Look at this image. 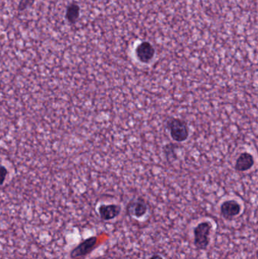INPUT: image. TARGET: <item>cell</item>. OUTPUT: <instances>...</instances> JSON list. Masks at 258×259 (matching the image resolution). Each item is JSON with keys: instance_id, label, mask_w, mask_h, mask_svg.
Instances as JSON below:
<instances>
[{"instance_id": "1", "label": "cell", "mask_w": 258, "mask_h": 259, "mask_svg": "<svg viewBox=\"0 0 258 259\" xmlns=\"http://www.w3.org/2000/svg\"><path fill=\"white\" fill-rule=\"evenodd\" d=\"M166 128L169 130L171 138L176 142L181 143L188 139L189 128L185 121L177 118H169L166 122Z\"/></svg>"}, {"instance_id": "2", "label": "cell", "mask_w": 258, "mask_h": 259, "mask_svg": "<svg viewBox=\"0 0 258 259\" xmlns=\"http://www.w3.org/2000/svg\"><path fill=\"white\" fill-rule=\"evenodd\" d=\"M212 230V224L209 221L198 223L194 228V246L198 250H205L210 244L209 236Z\"/></svg>"}, {"instance_id": "3", "label": "cell", "mask_w": 258, "mask_h": 259, "mask_svg": "<svg viewBox=\"0 0 258 259\" xmlns=\"http://www.w3.org/2000/svg\"><path fill=\"white\" fill-rule=\"evenodd\" d=\"M148 205L143 198L138 197L132 199L127 204L126 211L130 217L141 218L148 213Z\"/></svg>"}, {"instance_id": "4", "label": "cell", "mask_w": 258, "mask_h": 259, "mask_svg": "<svg viewBox=\"0 0 258 259\" xmlns=\"http://www.w3.org/2000/svg\"><path fill=\"white\" fill-rule=\"evenodd\" d=\"M97 243L98 238L96 237L86 239L71 251L70 257L72 259H76L87 256L94 250Z\"/></svg>"}, {"instance_id": "5", "label": "cell", "mask_w": 258, "mask_h": 259, "mask_svg": "<svg viewBox=\"0 0 258 259\" xmlns=\"http://www.w3.org/2000/svg\"><path fill=\"white\" fill-rule=\"evenodd\" d=\"M242 211V206L237 201L231 199L223 202L220 208L221 216L226 220H232L239 216Z\"/></svg>"}, {"instance_id": "6", "label": "cell", "mask_w": 258, "mask_h": 259, "mask_svg": "<svg viewBox=\"0 0 258 259\" xmlns=\"http://www.w3.org/2000/svg\"><path fill=\"white\" fill-rule=\"evenodd\" d=\"M155 54L154 46L149 42L141 43L136 49V56L142 63L148 64L152 60Z\"/></svg>"}, {"instance_id": "7", "label": "cell", "mask_w": 258, "mask_h": 259, "mask_svg": "<svg viewBox=\"0 0 258 259\" xmlns=\"http://www.w3.org/2000/svg\"><path fill=\"white\" fill-rule=\"evenodd\" d=\"M100 218L103 220H111L118 217L121 213V207L116 204H103L98 209Z\"/></svg>"}, {"instance_id": "8", "label": "cell", "mask_w": 258, "mask_h": 259, "mask_svg": "<svg viewBox=\"0 0 258 259\" xmlns=\"http://www.w3.org/2000/svg\"><path fill=\"white\" fill-rule=\"evenodd\" d=\"M255 165V158L249 152H242L235 162V169L239 172H245L252 169Z\"/></svg>"}, {"instance_id": "9", "label": "cell", "mask_w": 258, "mask_h": 259, "mask_svg": "<svg viewBox=\"0 0 258 259\" xmlns=\"http://www.w3.org/2000/svg\"><path fill=\"white\" fill-rule=\"evenodd\" d=\"M80 7L77 2L73 1L67 5L65 18L69 23V25H74L80 18Z\"/></svg>"}, {"instance_id": "10", "label": "cell", "mask_w": 258, "mask_h": 259, "mask_svg": "<svg viewBox=\"0 0 258 259\" xmlns=\"http://www.w3.org/2000/svg\"><path fill=\"white\" fill-rule=\"evenodd\" d=\"M180 147L179 145L176 143H167L163 148V152H164V157L166 160L169 163L176 161L177 159V155L176 150Z\"/></svg>"}, {"instance_id": "11", "label": "cell", "mask_w": 258, "mask_h": 259, "mask_svg": "<svg viewBox=\"0 0 258 259\" xmlns=\"http://www.w3.org/2000/svg\"><path fill=\"white\" fill-rule=\"evenodd\" d=\"M35 2H36V0H20L18 6V12H22V11L31 8L35 5Z\"/></svg>"}, {"instance_id": "12", "label": "cell", "mask_w": 258, "mask_h": 259, "mask_svg": "<svg viewBox=\"0 0 258 259\" xmlns=\"http://www.w3.org/2000/svg\"><path fill=\"white\" fill-rule=\"evenodd\" d=\"M7 173H8L7 169L4 166H0V186L3 184L5 182Z\"/></svg>"}, {"instance_id": "13", "label": "cell", "mask_w": 258, "mask_h": 259, "mask_svg": "<svg viewBox=\"0 0 258 259\" xmlns=\"http://www.w3.org/2000/svg\"><path fill=\"white\" fill-rule=\"evenodd\" d=\"M148 259H164L162 258V256H160L158 254H154L152 256L149 258Z\"/></svg>"}]
</instances>
